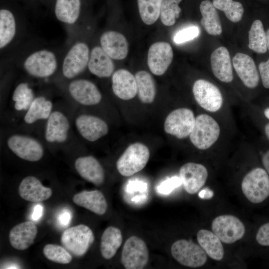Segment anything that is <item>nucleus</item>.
I'll return each instance as SVG.
<instances>
[{
	"instance_id": "nucleus-1",
	"label": "nucleus",
	"mask_w": 269,
	"mask_h": 269,
	"mask_svg": "<svg viewBox=\"0 0 269 269\" xmlns=\"http://www.w3.org/2000/svg\"><path fill=\"white\" fill-rule=\"evenodd\" d=\"M61 55L54 50L41 47L24 55L20 60L22 70L29 76L37 79H47L59 72Z\"/></svg>"
},
{
	"instance_id": "nucleus-2",
	"label": "nucleus",
	"mask_w": 269,
	"mask_h": 269,
	"mask_svg": "<svg viewBox=\"0 0 269 269\" xmlns=\"http://www.w3.org/2000/svg\"><path fill=\"white\" fill-rule=\"evenodd\" d=\"M90 50L87 42L77 34L61 55L59 72L64 79L73 80L85 71L88 67Z\"/></svg>"
},
{
	"instance_id": "nucleus-3",
	"label": "nucleus",
	"mask_w": 269,
	"mask_h": 269,
	"mask_svg": "<svg viewBox=\"0 0 269 269\" xmlns=\"http://www.w3.org/2000/svg\"><path fill=\"white\" fill-rule=\"evenodd\" d=\"M220 127L217 121L207 114H201L195 118L193 129L189 135L192 144L200 150H206L218 140Z\"/></svg>"
},
{
	"instance_id": "nucleus-4",
	"label": "nucleus",
	"mask_w": 269,
	"mask_h": 269,
	"mask_svg": "<svg viewBox=\"0 0 269 269\" xmlns=\"http://www.w3.org/2000/svg\"><path fill=\"white\" fill-rule=\"evenodd\" d=\"M149 156V150L146 145L139 142L133 143L118 159L117 170L122 176H132L146 166Z\"/></svg>"
},
{
	"instance_id": "nucleus-5",
	"label": "nucleus",
	"mask_w": 269,
	"mask_h": 269,
	"mask_svg": "<svg viewBox=\"0 0 269 269\" xmlns=\"http://www.w3.org/2000/svg\"><path fill=\"white\" fill-rule=\"evenodd\" d=\"M241 188L251 202L261 203L269 196V175L265 169L255 168L244 177Z\"/></svg>"
},
{
	"instance_id": "nucleus-6",
	"label": "nucleus",
	"mask_w": 269,
	"mask_h": 269,
	"mask_svg": "<svg viewBox=\"0 0 269 269\" xmlns=\"http://www.w3.org/2000/svg\"><path fill=\"white\" fill-rule=\"evenodd\" d=\"M94 235L87 226L80 224L65 230L61 236L63 247L75 257H82L94 241Z\"/></svg>"
},
{
	"instance_id": "nucleus-7",
	"label": "nucleus",
	"mask_w": 269,
	"mask_h": 269,
	"mask_svg": "<svg viewBox=\"0 0 269 269\" xmlns=\"http://www.w3.org/2000/svg\"><path fill=\"white\" fill-rule=\"evenodd\" d=\"M6 144L15 155L28 161L39 160L44 152V147L38 140L26 134H16L10 135Z\"/></svg>"
},
{
	"instance_id": "nucleus-8",
	"label": "nucleus",
	"mask_w": 269,
	"mask_h": 269,
	"mask_svg": "<svg viewBox=\"0 0 269 269\" xmlns=\"http://www.w3.org/2000/svg\"><path fill=\"white\" fill-rule=\"evenodd\" d=\"M171 253L179 264L187 267H201L207 259L206 253L202 248L191 240L176 241L171 246Z\"/></svg>"
},
{
	"instance_id": "nucleus-9",
	"label": "nucleus",
	"mask_w": 269,
	"mask_h": 269,
	"mask_svg": "<svg viewBox=\"0 0 269 269\" xmlns=\"http://www.w3.org/2000/svg\"><path fill=\"white\" fill-rule=\"evenodd\" d=\"M21 21L11 8L1 6L0 9V49L1 53L10 49L19 39Z\"/></svg>"
},
{
	"instance_id": "nucleus-10",
	"label": "nucleus",
	"mask_w": 269,
	"mask_h": 269,
	"mask_svg": "<svg viewBox=\"0 0 269 269\" xmlns=\"http://www.w3.org/2000/svg\"><path fill=\"white\" fill-rule=\"evenodd\" d=\"M192 92L195 101L206 111L215 113L223 104V98L219 89L212 83L204 79L196 80Z\"/></svg>"
},
{
	"instance_id": "nucleus-11",
	"label": "nucleus",
	"mask_w": 269,
	"mask_h": 269,
	"mask_svg": "<svg viewBox=\"0 0 269 269\" xmlns=\"http://www.w3.org/2000/svg\"><path fill=\"white\" fill-rule=\"evenodd\" d=\"M193 112L187 108H180L172 111L165 119L164 131L178 139L189 136L195 124Z\"/></svg>"
},
{
	"instance_id": "nucleus-12",
	"label": "nucleus",
	"mask_w": 269,
	"mask_h": 269,
	"mask_svg": "<svg viewBox=\"0 0 269 269\" xmlns=\"http://www.w3.org/2000/svg\"><path fill=\"white\" fill-rule=\"evenodd\" d=\"M149 252L144 241L133 236L125 242L121 255V262L126 269H141L147 264Z\"/></svg>"
},
{
	"instance_id": "nucleus-13",
	"label": "nucleus",
	"mask_w": 269,
	"mask_h": 269,
	"mask_svg": "<svg viewBox=\"0 0 269 269\" xmlns=\"http://www.w3.org/2000/svg\"><path fill=\"white\" fill-rule=\"evenodd\" d=\"M211 229L220 240L225 244H232L243 237L246 229L243 222L236 216L220 215L212 221Z\"/></svg>"
},
{
	"instance_id": "nucleus-14",
	"label": "nucleus",
	"mask_w": 269,
	"mask_h": 269,
	"mask_svg": "<svg viewBox=\"0 0 269 269\" xmlns=\"http://www.w3.org/2000/svg\"><path fill=\"white\" fill-rule=\"evenodd\" d=\"M67 91L75 102L83 106H94L101 101L102 96L97 86L92 81L77 78L68 81Z\"/></svg>"
},
{
	"instance_id": "nucleus-15",
	"label": "nucleus",
	"mask_w": 269,
	"mask_h": 269,
	"mask_svg": "<svg viewBox=\"0 0 269 269\" xmlns=\"http://www.w3.org/2000/svg\"><path fill=\"white\" fill-rule=\"evenodd\" d=\"M75 128L86 140L94 142L106 135L109 131L107 123L103 119L89 114H81L75 120Z\"/></svg>"
},
{
	"instance_id": "nucleus-16",
	"label": "nucleus",
	"mask_w": 269,
	"mask_h": 269,
	"mask_svg": "<svg viewBox=\"0 0 269 269\" xmlns=\"http://www.w3.org/2000/svg\"><path fill=\"white\" fill-rule=\"evenodd\" d=\"M173 52L171 45L166 42H157L149 48L147 65L151 73L157 76L163 75L172 62Z\"/></svg>"
},
{
	"instance_id": "nucleus-17",
	"label": "nucleus",
	"mask_w": 269,
	"mask_h": 269,
	"mask_svg": "<svg viewBox=\"0 0 269 269\" xmlns=\"http://www.w3.org/2000/svg\"><path fill=\"white\" fill-rule=\"evenodd\" d=\"M179 174L185 190L191 194L197 193L204 185L208 175L205 166L195 162L183 164Z\"/></svg>"
},
{
	"instance_id": "nucleus-18",
	"label": "nucleus",
	"mask_w": 269,
	"mask_h": 269,
	"mask_svg": "<svg viewBox=\"0 0 269 269\" xmlns=\"http://www.w3.org/2000/svg\"><path fill=\"white\" fill-rule=\"evenodd\" d=\"M70 129L67 116L60 111H53L46 120L45 139L49 143H64L68 139Z\"/></svg>"
},
{
	"instance_id": "nucleus-19",
	"label": "nucleus",
	"mask_w": 269,
	"mask_h": 269,
	"mask_svg": "<svg viewBox=\"0 0 269 269\" xmlns=\"http://www.w3.org/2000/svg\"><path fill=\"white\" fill-rule=\"evenodd\" d=\"M82 10V0H54L53 12L55 18L69 28L78 25Z\"/></svg>"
},
{
	"instance_id": "nucleus-20",
	"label": "nucleus",
	"mask_w": 269,
	"mask_h": 269,
	"mask_svg": "<svg viewBox=\"0 0 269 269\" xmlns=\"http://www.w3.org/2000/svg\"><path fill=\"white\" fill-rule=\"evenodd\" d=\"M235 70L245 86L255 88L258 85L260 77L255 63L249 55L237 53L233 58Z\"/></svg>"
},
{
	"instance_id": "nucleus-21",
	"label": "nucleus",
	"mask_w": 269,
	"mask_h": 269,
	"mask_svg": "<svg viewBox=\"0 0 269 269\" xmlns=\"http://www.w3.org/2000/svg\"><path fill=\"white\" fill-rule=\"evenodd\" d=\"M79 175L85 180L96 186H100L105 180L104 170L100 162L91 155L78 157L74 163Z\"/></svg>"
},
{
	"instance_id": "nucleus-22",
	"label": "nucleus",
	"mask_w": 269,
	"mask_h": 269,
	"mask_svg": "<svg viewBox=\"0 0 269 269\" xmlns=\"http://www.w3.org/2000/svg\"><path fill=\"white\" fill-rule=\"evenodd\" d=\"M100 45L112 59L123 60L128 54L129 45L126 37L116 31L103 32L100 37Z\"/></svg>"
},
{
	"instance_id": "nucleus-23",
	"label": "nucleus",
	"mask_w": 269,
	"mask_h": 269,
	"mask_svg": "<svg viewBox=\"0 0 269 269\" xmlns=\"http://www.w3.org/2000/svg\"><path fill=\"white\" fill-rule=\"evenodd\" d=\"M18 193L26 201L39 203L49 199L52 195V191L50 188L43 186L37 178L27 176L20 183Z\"/></svg>"
},
{
	"instance_id": "nucleus-24",
	"label": "nucleus",
	"mask_w": 269,
	"mask_h": 269,
	"mask_svg": "<svg viewBox=\"0 0 269 269\" xmlns=\"http://www.w3.org/2000/svg\"><path fill=\"white\" fill-rule=\"evenodd\" d=\"M87 69L97 77L108 78L114 73L115 65L101 46L96 45L90 50Z\"/></svg>"
},
{
	"instance_id": "nucleus-25",
	"label": "nucleus",
	"mask_w": 269,
	"mask_h": 269,
	"mask_svg": "<svg viewBox=\"0 0 269 269\" xmlns=\"http://www.w3.org/2000/svg\"><path fill=\"white\" fill-rule=\"evenodd\" d=\"M112 83L113 93L121 99L131 100L137 93L135 77L127 70L121 69L114 72Z\"/></svg>"
},
{
	"instance_id": "nucleus-26",
	"label": "nucleus",
	"mask_w": 269,
	"mask_h": 269,
	"mask_svg": "<svg viewBox=\"0 0 269 269\" xmlns=\"http://www.w3.org/2000/svg\"><path fill=\"white\" fill-rule=\"evenodd\" d=\"M37 234V228L33 222L27 221L19 223L9 231L10 244L17 250H25L33 244Z\"/></svg>"
},
{
	"instance_id": "nucleus-27",
	"label": "nucleus",
	"mask_w": 269,
	"mask_h": 269,
	"mask_svg": "<svg viewBox=\"0 0 269 269\" xmlns=\"http://www.w3.org/2000/svg\"><path fill=\"white\" fill-rule=\"evenodd\" d=\"M210 60L212 72L216 78L224 83L233 81L230 54L226 47L221 46L215 49L211 54Z\"/></svg>"
},
{
	"instance_id": "nucleus-28",
	"label": "nucleus",
	"mask_w": 269,
	"mask_h": 269,
	"mask_svg": "<svg viewBox=\"0 0 269 269\" xmlns=\"http://www.w3.org/2000/svg\"><path fill=\"white\" fill-rule=\"evenodd\" d=\"M72 199L76 205L99 215H104L107 210L106 199L98 190L83 191L74 195Z\"/></svg>"
},
{
	"instance_id": "nucleus-29",
	"label": "nucleus",
	"mask_w": 269,
	"mask_h": 269,
	"mask_svg": "<svg viewBox=\"0 0 269 269\" xmlns=\"http://www.w3.org/2000/svg\"><path fill=\"white\" fill-rule=\"evenodd\" d=\"M53 109L52 101L43 95L36 96L30 106L25 111L24 122L31 125L37 121L46 120Z\"/></svg>"
},
{
	"instance_id": "nucleus-30",
	"label": "nucleus",
	"mask_w": 269,
	"mask_h": 269,
	"mask_svg": "<svg viewBox=\"0 0 269 269\" xmlns=\"http://www.w3.org/2000/svg\"><path fill=\"white\" fill-rule=\"evenodd\" d=\"M199 245L211 259L221 261L224 255L221 241L213 232L205 229L199 230L197 234Z\"/></svg>"
},
{
	"instance_id": "nucleus-31",
	"label": "nucleus",
	"mask_w": 269,
	"mask_h": 269,
	"mask_svg": "<svg viewBox=\"0 0 269 269\" xmlns=\"http://www.w3.org/2000/svg\"><path fill=\"white\" fill-rule=\"evenodd\" d=\"M123 237L121 230L110 226L104 231L101 238L100 251L102 257L107 260L112 258L121 247Z\"/></svg>"
},
{
	"instance_id": "nucleus-32",
	"label": "nucleus",
	"mask_w": 269,
	"mask_h": 269,
	"mask_svg": "<svg viewBox=\"0 0 269 269\" xmlns=\"http://www.w3.org/2000/svg\"><path fill=\"white\" fill-rule=\"evenodd\" d=\"M202 16L201 23L205 30L212 35H220L222 32L221 24L216 8L209 0L201 2L199 6Z\"/></svg>"
},
{
	"instance_id": "nucleus-33",
	"label": "nucleus",
	"mask_w": 269,
	"mask_h": 269,
	"mask_svg": "<svg viewBox=\"0 0 269 269\" xmlns=\"http://www.w3.org/2000/svg\"><path fill=\"white\" fill-rule=\"evenodd\" d=\"M137 91L140 101L144 104H150L154 100L156 88L154 80L147 72L142 70L135 74Z\"/></svg>"
},
{
	"instance_id": "nucleus-34",
	"label": "nucleus",
	"mask_w": 269,
	"mask_h": 269,
	"mask_svg": "<svg viewBox=\"0 0 269 269\" xmlns=\"http://www.w3.org/2000/svg\"><path fill=\"white\" fill-rule=\"evenodd\" d=\"M35 97L34 91L28 83L21 82L18 83L12 95L15 110L26 111Z\"/></svg>"
},
{
	"instance_id": "nucleus-35",
	"label": "nucleus",
	"mask_w": 269,
	"mask_h": 269,
	"mask_svg": "<svg viewBox=\"0 0 269 269\" xmlns=\"http://www.w3.org/2000/svg\"><path fill=\"white\" fill-rule=\"evenodd\" d=\"M249 47L258 53H265L267 50V35L263 24L260 20L252 23L249 31Z\"/></svg>"
},
{
	"instance_id": "nucleus-36",
	"label": "nucleus",
	"mask_w": 269,
	"mask_h": 269,
	"mask_svg": "<svg viewBox=\"0 0 269 269\" xmlns=\"http://www.w3.org/2000/svg\"><path fill=\"white\" fill-rule=\"evenodd\" d=\"M163 0H137L139 15L142 21L151 25L160 16Z\"/></svg>"
},
{
	"instance_id": "nucleus-37",
	"label": "nucleus",
	"mask_w": 269,
	"mask_h": 269,
	"mask_svg": "<svg viewBox=\"0 0 269 269\" xmlns=\"http://www.w3.org/2000/svg\"><path fill=\"white\" fill-rule=\"evenodd\" d=\"M212 3L216 8L224 11L232 22H237L241 20L244 8L240 2L233 0H213Z\"/></svg>"
},
{
	"instance_id": "nucleus-38",
	"label": "nucleus",
	"mask_w": 269,
	"mask_h": 269,
	"mask_svg": "<svg viewBox=\"0 0 269 269\" xmlns=\"http://www.w3.org/2000/svg\"><path fill=\"white\" fill-rule=\"evenodd\" d=\"M182 0H163L162 3L160 17L165 26H172L179 17L181 10L179 4Z\"/></svg>"
},
{
	"instance_id": "nucleus-39",
	"label": "nucleus",
	"mask_w": 269,
	"mask_h": 269,
	"mask_svg": "<svg viewBox=\"0 0 269 269\" xmlns=\"http://www.w3.org/2000/svg\"><path fill=\"white\" fill-rule=\"evenodd\" d=\"M44 256L53 262L68 264L71 262L72 256L70 253L64 247L56 244H48L43 249Z\"/></svg>"
},
{
	"instance_id": "nucleus-40",
	"label": "nucleus",
	"mask_w": 269,
	"mask_h": 269,
	"mask_svg": "<svg viewBox=\"0 0 269 269\" xmlns=\"http://www.w3.org/2000/svg\"><path fill=\"white\" fill-rule=\"evenodd\" d=\"M200 33L198 27L194 25L184 28L177 31L173 37L174 42L177 44H181L197 37Z\"/></svg>"
},
{
	"instance_id": "nucleus-41",
	"label": "nucleus",
	"mask_w": 269,
	"mask_h": 269,
	"mask_svg": "<svg viewBox=\"0 0 269 269\" xmlns=\"http://www.w3.org/2000/svg\"><path fill=\"white\" fill-rule=\"evenodd\" d=\"M182 184L179 177L173 176L162 181L157 187V191L161 194H168Z\"/></svg>"
},
{
	"instance_id": "nucleus-42",
	"label": "nucleus",
	"mask_w": 269,
	"mask_h": 269,
	"mask_svg": "<svg viewBox=\"0 0 269 269\" xmlns=\"http://www.w3.org/2000/svg\"><path fill=\"white\" fill-rule=\"evenodd\" d=\"M256 238L259 244L263 246H269V223L260 227Z\"/></svg>"
},
{
	"instance_id": "nucleus-43",
	"label": "nucleus",
	"mask_w": 269,
	"mask_h": 269,
	"mask_svg": "<svg viewBox=\"0 0 269 269\" xmlns=\"http://www.w3.org/2000/svg\"><path fill=\"white\" fill-rule=\"evenodd\" d=\"M147 184L139 180H129L127 183L126 191L129 193L145 192L146 190Z\"/></svg>"
},
{
	"instance_id": "nucleus-44",
	"label": "nucleus",
	"mask_w": 269,
	"mask_h": 269,
	"mask_svg": "<svg viewBox=\"0 0 269 269\" xmlns=\"http://www.w3.org/2000/svg\"><path fill=\"white\" fill-rule=\"evenodd\" d=\"M259 70L264 87L269 89V58L259 64Z\"/></svg>"
},
{
	"instance_id": "nucleus-45",
	"label": "nucleus",
	"mask_w": 269,
	"mask_h": 269,
	"mask_svg": "<svg viewBox=\"0 0 269 269\" xmlns=\"http://www.w3.org/2000/svg\"><path fill=\"white\" fill-rule=\"evenodd\" d=\"M71 220V214L70 211L65 210L60 213L58 217V221L61 225L66 226L70 223Z\"/></svg>"
},
{
	"instance_id": "nucleus-46",
	"label": "nucleus",
	"mask_w": 269,
	"mask_h": 269,
	"mask_svg": "<svg viewBox=\"0 0 269 269\" xmlns=\"http://www.w3.org/2000/svg\"><path fill=\"white\" fill-rule=\"evenodd\" d=\"M43 206L41 204L36 205L33 209L31 215V218L34 221H38L42 216Z\"/></svg>"
},
{
	"instance_id": "nucleus-47",
	"label": "nucleus",
	"mask_w": 269,
	"mask_h": 269,
	"mask_svg": "<svg viewBox=\"0 0 269 269\" xmlns=\"http://www.w3.org/2000/svg\"><path fill=\"white\" fill-rule=\"evenodd\" d=\"M262 161L266 171L269 175V150H267L263 154Z\"/></svg>"
},
{
	"instance_id": "nucleus-48",
	"label": "nucleus",
	"mask_w": 269,
	"mask_h": 269,
	"mask_svg": "<svg viewBox=\"0 0 269 269\" xmlns=\"http://www.w3.org/2000/svg\"><path fill=\"white\" fill-rule=\"evenodd\" d=\"M213 193L208 188L201 190L199 193V196L202 199H208L211 198Z\"/></svg>"
},
{
	"instance_id": "nucleus-49",
	"label": "nucleus",
	"mask_w": 269,
	"mask_h": 269,
	"mask_svg": "<svg viewBox=\"0 0 269 269\" xmlns=\"http://www.w3.org/2000/svg\"><path fill=\"white\" fill-rule=\"evenodd\" d=\"M265 133L267 138L269 140V123L265 126Z\"/></svg>"
},
{
	"instance_id": "nucleus-50",
	"label": "nucleus",
	"mask_w": 269,
	"mask_h": 269,
	"mask_svg": "<svg viewBox=\"0 0 269 269\" xmlns=\"http://www.w3.org/2000/svg\"><path fill=\"white\" fill-rule=\"evenodd\" d=\"M264 116L269 120V108L265 109L264 111Z\"/></svg>"
},
{
	"instance_id": "nucleus-51",
	"label": "nucleus",
	"mask_w": 269,
	"mask_h": 269,
	"mask_svg": "<svg viewBox=\"0 0 269 269\" xmlns=\"http://www.w3.org/2000/svg\"><path fill=\"white\" fill-rule=\"evenodd\" d=\"M266 35H267V49L269 51V29H268L267 31Z\"/></svg>"
}]
</instances>
